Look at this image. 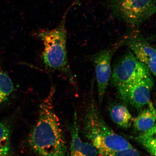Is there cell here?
<instances>
[{
    "label": "cell",
    "mask_w": 156,
    "mask_h": 156,
    "mask_svg": "<svg viewBox=\"0 0 156 156\" xmlns=\"http://www.w3.org/2000/svg\"><path fill=\"white\" fill-rule=\"evenodd\" d=\"M123 44V40L112 47L97 52L90 56L95 67L99 102L102 103L112 74V60L115 52Z\"/></svg>",
    "instance_id": "obj_7"
},
{
    "label": "cell",
    "mask_w": 156,
    "mask_h": 156,
    "mask_svg": "<svg viewBox=\"0 0 156 156\" xmlns=\"http://www.w3.org/2000/svg\"><path fill=\"white\" fill-rule=\"evenodd\" d=\"M54 93L52 88L41 103L38 120L28 136L29 146L38 156H67L65 136L54 110Z\"/></svg>",
    "instance_id": "obj_1"
},
{
    "label": "cell",
    "mask_w": 156,
    "mask_h": 156,
    "mask_svg": "<svg viewBox=\"0 0 156 156\" xmlns=\"http://www.w3.org/2000/svg\"><path fill=\"white\" fill-rule=\"evenodd\" d=\"M11 134L9 125L0 122V156H16L12 147Z\"/></svg>",
    "instance_id": "obj_12"
},
{
    "label": "cell",
    "mask_w": 156,
    "mask_h": 156,
    "mask_svg": "<svg viewBox=\"0 0 156 156\" xmlns=\"http://www.w3.org/2000/svg\"><path fill=\"white\" fill-rule=\"evenodd\" d=\"M156 110L150 102L139 111L133 122L134 131L138 134L145 133L156 126Z\"/></svg>",
    "instance_id": "obj_10"
},
{
    "label": "cell",
    "mask_w": 156,
    "mask_h": 156,
    "mask_svg": "<svg viewBox=\"0 0 156 156\" xmlns=\"http://www.w3.org/2000/svg\"><path fill=\"white\" fill-rule=\"evenodd\" d=\"M108 156H140L139 151L133 147L117 151Z\"/></svg>",
    "instance_id": "obj_15"
},
{
    "label": "cell",
    "mask_w": 156,
    "mask_h": 156,
    "mask_svg": "<svg viewBox=\"0 0 156 156\" xmlns=\"http://www.w3.org/2000/svg\"><path fill=\"white\" fill-rule=\"evenodd\" d=\"M70 7L66 9L58 26L49 30H41L37 35L43 42L42 53L44 63L50 69L61 72L73 82V78L68 63L66 43L67 32L66 19Z\"/></svg>",
    "instance_id": "obj_3"
},
{
    "label": "cell",
    "mask_w": 156,
    "mask_h": 156,
    "mask_svg": "<svg viewBox=\"0 0 156 156\" xmlns=\"http://www.w3.org/2000/svg\"><path fill=\"white\" fill-rule=\"evenodd\" d=\"M156 126L145 133L138 134L132 138L141 145L151 156H156Z\"/></svg>",
    "instance_id": "obj_13"
},
{
    "label": "cell",
    "mask_w": 156,
    "mask_h": 156,
    "mask_svg": "<svg viewBox=\"0 0 156 156\" xmlns=\"http://www.w3.org/2000/svg\"><path fill=\"white\" fill-rule=\"evenodd\" d=\"M154 86L153 76L150 75L117 88V94L126 106L139 112L150 102Z\"/></svg>",
    "instance_id": "obj_5"
},
{
    "label": "cell",
    "mask_w": 156,
    "mask_h": 156,
    "mask_svg": "<svg viewBox=\"0 0 156 156\" xmlns=\"http://www.w3.org/2000/svg\"><path fill=\"white\" fill-rule=\"evenodd\" d=\"M76 112L74 113L73 122L69 127L71 136V156H97L98 152L92 144L83 141L80 136Z\"/></svg>",
    "instance_id": "obj_9"
},
{
    "label": "cell",
    "mask_w": 156,
    "mask_h": 156,
    "mask_svg": "<svg viewBox=\"0 0 156 156\" xmlns=\"http://www.w3.org/2000/svg\"><path fill=\"white\" fill-rule=\"evenodd\" d=\"M127 107L123 103H115L111 105L108 108L109 114L112 121L123 129L130 128L134 120Z\"/></svg>",
    "instance_id": "obj_11"
},
{
    "label": "cell",
    "mask_w": 156,
    "mask_h": 156,
    "mask_svg": "<svg viewBox=\"0 0 156 156\" xmlns=\"http://www.w3.org/2000/svg\"><path fill=\"white\" fill-rule=\"evenodd\" d=\"M123 40V44L128 47L139 61L147 66L152 75L155 76V48L139 33H132Z\"/></svg>",
    "instance_id": "obj_8"
},
{
    "label": "cell",
    "mask_w": 156,
    "mask_h": 156,
    "mask_svg": "<svg viewBox=\"0 0 156 156\" xmlns=\"http://www.w3.org/2000/svg\"><path fill=\"white\" fill-rule=\"evenodd\" d=\"M84 134L101 156L132 147L127 140L112 130L105 122L93 97L84 118Z\"/></svg>",
    "instance_id": "obj_2"
},
{
    "label": "cell",
    "mask_w": 156,
    "mask_h": 156,
    "mask_svg": "<svg viewBox=\"0 0 156 156\" xmlns=\"http://www.w3.org/2000/svg\"><path fill=\"white\" fill-rule=\"evenodd\" d=\"M113 14L129 24L138 26L155 14V0H111Z\"/></svg>",
    "instance_id": "obj_4"
},
{
    "label": "cell",
    "mask_w": 156,
    "mask_h": 156,
    "mask_svg": "<svg viewBox=\"0 0 156 156\" xmlns=\"http://www.w3.org/2000/svg\"><path fill=\"white\" fill-rule=\"evenodd\" d=\"M152 75L147 66L129 50L115 64L110 79L115 88L135 80Z\"/></svg>",
    "instance_id": "obj_6"
},
{
    "label": "cell",
    "mask_w": 156,
    "mask_h": 156,
    "mask_svg": "<svg viewBox=\"0 0 156 156\" xmlns=\"http://www.w3.org/2000/svg\"><path fill=\"white\" fill-rule=\"evenodd\" d=\"M13 90L12 81L0 67V106L8 99Z\"/></svg>",
    "instance_id": "obj_14"
}]
</instances>
